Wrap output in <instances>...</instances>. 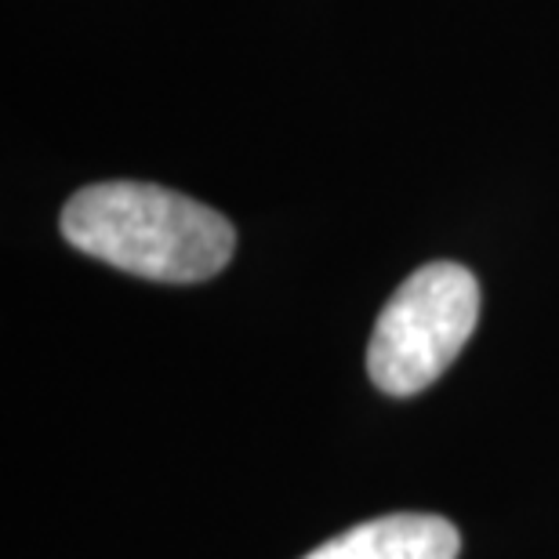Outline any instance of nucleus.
<instances>
[{"instance_id": "2", "label": "nucleus", "mask_w": 559, "mask_h": 559, "mask_svg": "<svg viewBox=\"0 0 559 559\" xmlns=\"http://www.w3.org/2000/svg\"><path fill=\"white\" fill-rule=\"evenodd\" d=\"M479 320V284L457 262H429L385 301L367 345L371 382L389 396H415L457 360Z\"/></svg>"}, {"instance_id": "1", "label": "nucleus", "mask_w": 559, "mask_h": 559, "mask_svg": "<svg viewBox=\"0 0 559 559\" xmlns=\"http://www.w3.org/2000/svg\"><path fill=\"white\" fill-rule=\"evenodd\" d=\"M62 237L114 270L160 284L211 280L237 248L226 215L150 182L84 186L62 207Z\"/></svg>"}, {"instance_id": "3", "label": "nucleus", "mask_w": 559, "mask_h": 559, "mask_svg": "<svg viewBox=\"0 0 559 559\" xmlns=\"http://www.w3.org/2000/svg\"><path fill=\"white\" fill-rule=\"evenodd\" d=\"M457 527L429 512H396L349 527L301 559H457Z\"/></svg>"}]
</instances>
